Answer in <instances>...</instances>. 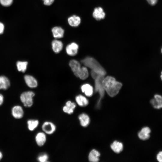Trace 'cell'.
Here are the masks:
<instances>
[{
  "mask_svg": "<svg viewBox=\"0 0 162 162\" xmlns=\"http://www.w3.org/2000/svg\"><path fill=\"white\" fill-rule=\"evenodd\" d=\"M35 139L37 144L40 147L42 146L46 142V134L43 131L38 132L35 135Z\"/></svg>",
  "mask_w": 162,
  "mask_h": 162,
  "instance_id": "ba28073f",
  "label": "cell"
},
{
  "mask_svg": "<svg viewBox=\"0 0 162 162\" xmlns=\"http://www.w3.org/2000/svg\"><path fill=\"white\" fill-rule=\"evenodd\" d=\"M52 46L53 51L56 53L59 52L62 50L63 44L62 41L57 40H54L52 42Z\"/></svg>",
  "mask_w": 162,
  "mask_h": 162,
  "instance_id": "ac0fdd59",
  "label": "cell"
},
{
  "mask_svg": "<svg viewBox=\"0 0 162 162\" xmlns=\"http://www.w3.org/2000/svg\"><path fill=\"white\" fill-rule=\"evenodd\" d=\"M76 102L78 105L80 107H85L88 104V101L87 98L81 94H79L75 98Z\"/></svg>",
  "mask_w": 162,
  "mask_h": 162,
  "instance_id": "2e32d148",
  "label": "cell"
},
{
  "mask_svg": "<svg viewBox=\"0 0 162 162\" xmlns=\"http://www.w3.org/2000/svg\"><path fill=\"white\" fill-rule=\"evenodd\" d=\"M92 15L96 20H99L105 18V13L101 7H98L94 8Z\"/></svg>",
  "mask_w": 162,
  "mask_h": 162,
  "instance_id": "7c38bea8",
  "label": "cell"
},
{
  "mask_svg": "<svg viewBox=\"0 0 162 162\" xmlns=\"http://www.w3.org/2000/svg\"><path fill=\"white\" fill-rule=\"evenodd\" d=\"M68 22L70 26L72 27H76L80 23L81 19L79 16L73 15L68 18Z\"/></svg>",
  "mask_w": 162,
  "mask_h": 162,
  "instance_id": "7402d4cb",
  "label": "cell"
},
{
  "mask_svg": "<svg viewBox=\"0 0 162 162\" xmlns=\"http://www.w3.org/2000/svg\"><path fill=\"white\" fill-rule=\"evenodd\" d=\"M100 154L99 152L95 149L92 150L89 153L88 159L90 162H97L99 161Z\"/></svg>",
  "mask_w": 162,
  "mask_h": 162,
  "instance_id": "44dd1931",
  "label": "cell"
},
{
  "mask_svg": "<svg viewBox=\"0 0 162 162\" xmlns=\"http://www.w3.org/2000/svg\"><path fill=\"white\" fill-rule=\"evenodd\" d=\"M3 157V154L2 152L0 151V161Z\"/></svg>",
  "mask_w": 162,
  "mask_h": 162,
  "instance_id": "836d02e7",
  "label": "cell"
},
{
  "mask_svg": "<svg viewBox=\"0 0 162 162\" xmlns=\"http://www.w3.org/2000/svg\"><path fill=\"white\" fill-rule=\"evenodd\" d=\"M13 0H0L1 4L4 6H8L11 4Z\"/></svg>",
  "mask_w": 162,
  "mask_h": 162,
  "instance_id": "83f0119b",
  "label": "cell"
},
{
  "mask_svg": "<svg viewBox=\"0 0 162 162\" xmlns=\"http://www.w3.org/2000/svg\"><path fill=\"white\" fill-rule=\"evenodd\" d=\"M24 79L27 85L30 88H34L38 86L36 80L32 76L29 75H25Z\"/></svg>",
  "mask_w": 162,
  "mask_h": 162,
  "instance_id": "4fadbf2b",
  "label": "cell"
},
{
  "mask_svg": "<svg viewBox=\"0 0 162 162\" xmlns=\"http://www.w3.org/2000/svg\"><path fill=\"white\" fill-rule=\"evenodd\" d=\"M12 115L16 119H20L23 116L24 112L22 107L20 106H14L12 109Z\"/></svg>",
  "mask_w": 162,
  "mask_h": 162,
  "instance_id": "8fae6325",
  "label": "cell"
},
{
  "mask_svg": "<svg viewBox=\"0 0 162 162\" xmlns=\"http://www.w3.org/2000/svg\"><path fill=\"white\" fill-rule=\"evenodd\" d=\"M79 46L77 44L73 42L68 44L66 47L67 53L70 56H75L77 53Z\"/></svg>",
  "mask_w": 162,
  "mask_h": 162,
  "instance_id": "52a82bcc",
  "label": "cell"
},
{
  "mask_svg": "<svg viewBox=\"0 0 162 162\" xmlns=\"http://www.w3.org/2000/svg\"><path fill=\"white\" fill-rule=\"evenodd\" d=\"M48 159V155L46 153L40 154L38 156L37 158L38 160L40 162H47Z\"/></svg>",
  "mask_w": 162,
  "mask_h": 162,
  "instance_id": "4316f807",
  "label": "cell"
},
{
  "mask_svg": "<svg viewBox=\"0 0 162 162\" xmlns=\"http://www.w3.org/2000/svg\"><path fill=\"white\" fill-rule=\"evenodd\" d=\"M91 75L94 80V91L95 92H98L99 95V98L97 102L96 107L99 108L100 107L101 100L104 95L105 90L103 88L102 81L105 76L96 73L91 70Z\"/></svg>",
  "mask_w": 162,
  "mask_h": 162,
  "instance_id": "7a4b0ae2",
  "label": "cell"
},
{
  "mask_svg": "<svg viewBox=\"0 0 162 162\" xmlns=\"http://www.w3.org/2000/svg\"><path fill=\"white\" fill-rule=\"evenodd\" d=\"M151 131V130L148 127H144L138 133V137L141 140H148L150 137Z\"/></svg>",
  "mask_w": 162,
  "mask_h": 162,
  "instance_id": "5bb4252c",
  "label": "cell"
},
{
  "mask_svg": "<svg viewBox=\"0 0 162 162\" xmlns=\"http://www.w3.org/2000/svg\"><path fill=\"white\" fill-rule=\"evenodd\" d=\"M34 95V93L32 91L25 92L21 94L20 99L25 107H31L33 104V97Z\"/></svg>",
  "mask_w": 162,
  "mask_h": 162,
  "instance_id": "277c9868",
  "label": "cell"
},
{
  "mask_svg": "<svg viewBox=\"0 0 162 162\" xmlns=\"http://www.w3.org/2000/svg\"><path fill=\"white\" fill-rule=\"evenodd\" d=\"M148 3L152 5H155L157 2L158 0H146Z\"/></svg>",
  "mask_w": 162,
  "mask_h": 162,
  "instance_id": "4dcf8cb0",
  "label": "cell"
},
{
  "mask_svg": "<svg viewBox=\"0 0 162 162\" xmlns=\"http://www.w3.org/2000/svg\"><path fill=\"white\" fill-rule=\"evenodd\" d=\"M28 64V62L26 61L17 62L16 66L18 70L23 73L25 72L27 69Z\"/></svg>",
  "mask_w": 162,
  "mask_h": 162,
  "instance_id": "d4e9b609",
  "label": "cell"
},
{
  "mask_svg": "<svg viewBox=\"0 0 162 162\" xmlns=\"http://www.w3.org/2000/svg\"><path fill=\"white\" fill-rule=\"evenodd\" d=\"M52 32L54 37L56 38H60L63 37L64 31L61 27H54L52 29Z\"/></svg>",
  "mask_w": 162,
  "mask_h": 162,
  "instance_id": "d6986e66",
  "label": "cell"
},
{
  "mask_svg": "<svg viewBox=\"0 0 162 162\" xmlns=\"http://www.w3.org/2000/svg\"><path fill=\"white\" fill-rule=\"evenodd\" d=\"M160 78L162 80V71L161 72V74L160 75Z\"/></svg>",
  "mask_w": 162,
  "mask_h": 162,
  "instance_id": "e575fe53",
  "label": "cell"
},
{
  "mask_svg": "<svg viewBox=\"0 0 162 162\" xmlns=\"http://www.w3.org/2000/svg\"><path fill=\"white\" fill-rule=\"evenodd\" d=\"M88 76V72L87 68L86 67H82L78 77L81 80H84L87 78Z\"/></svg>",
  "mask_w": 162,
  "mask_h": 162,
  "instance_id": "484cf974",
  "label": "cell"
},
{
  "mask_svg": "<svg viewBox=\"0 0 162 162\" xmlns=\"http://www.w3.org/2000/svg\"><path fill=\"white\" fill-rule=\"evenodd\" d=\"M81 89L82 92L84 93L86 95L87 97H91L93 94V88L88 84L82 85L81 87Z\"/></svg>",
  "mask_w": 162,
  "mask_h": 162,
  "instance_id": "e0dca14e",
  "label": "cell"
},
{
  "mask_svg": "<svg viewBox=\"0 0 162 162\" xmlns=\"http://www.w3.org/2000/svg\"><path fill=\"white\" fill-rule=\"evenodd\" d=\"M156 158L158 161L162 162V151L159 152L157 154Z\"/></svg>",
  "mask_w": 162,
  "mask_h": 162,
  "instance_id": "f1b7e54d",
  "label": "cell"
},
{
  "mask_svg": "<svg viewBox=\"0 0 162 162\" xmlns=\"http://www.w3.org/2000/svg\"><path fill=\"white\" fill-rule=\"evenodd\" d=\"M10 85V80L7 77L4 76H0V89L6 90Z\"/></svg>",
  "mask_w": 162,
  "mask_h": 162,
  "instance_id": "ffe728a7",
  "label": "cell"
},
{
  "mask_svg": "<svg viewBox=\"0 0 162 162\" xmlns=\"http://www.w3.org/2000/svg\"><path fill=\"white\" fill-rule=\"evenodd\" d=\"M76 106V104L70 100L66 102L65 105L62 108L64 112L68 114H73Z\"/></svg>",
  "mask_w": 162,
  "mask_h": 162,
  "instance_id": "30bf717a",
  "label": "cell"
},
{
  "mask_svg": "<svg viewBox=\"0 0 162 162\" xmlns=\"http://www.w3.org/2000/svg\"><path fill=\"white\" fill-rule=\"evenodd\" d=\"M102 84L105 91L111 97L116 95L122 86V83L117 81L113 77L110 76L104 77Z\"/></svg>",
  "mask_w": 162,
  "mask_h": 162,
  "instance_id": "6da1fadb",
  "label": "cell"
},
{
  "mask_svg": "<svg viewBox=\"0 0 162 162\" xmlns=\"http://www.w3.org/2000/svg\"><path fill=\"white\" fill-rule=\"evenodd\" d=\"M86 67L90 68L91 70L98 74L105 76L106 74L104 69L94 58L90 57H87L81 61Z\"/></svg>",
  "mask_w": 162,
  "mask_h": 162,
  "instance_id": "3957f363",
  "label": "cell"
},
{
  "mask_svg": "<svg viewBox=\"0 0 162 162\" xmlns=\"http://www.w3.org/2000/svg\"><path fill=\"white\" fill-rule=\"evenodd\" d=\"M28 129L31 131L34 130L38 126L39 121L37 119H29L27 122Z\"/></svg>",
  "mask_w": 162,
  "mask_h": 162,
  "instance_id": "cb8c5ba5",
  "label": "cell"
},
{
  "mask_svg": "<svg viewBox=\"0 0 162 162\" xmlns=\"http://www.w3.org/2000/svg\"><path fill=\"white\" fill-rule=\"evenodd\" d=\"M44 4L46 5H51L54 2V0H42Z\"/></svg>",
  "mask_w": 162,
  "mask_h": 162,
  "instance_id": "f546056e",
  "label": "cell"
},
{
  "mask_svg": "<svg viewBox=\"0 0 162 162\" xmlns=\"http://www.w3.org/2000/svg\"><path fill=\"white\" fill-rule=\"evenodd\" d=\"M150 102L154 109L162 108V96L158 94L154 95V98L150 100Z\"/></svg>",
  "mask_w": 162,
  "mask_h": 162,
  "instance_id": "9c48e42d",
  "label": "cell"
},
{
  "mask_svg": "<svg viewBox=\"0 0 162 162\" xmlns=\"http://www.w3.org/2000/svg\"><path fill=\"white\" fill-rule=\"evenodd\" d=\"M4 101V97L3 95L0 93V106L1 105Z\"/></svg>",
  "mask_w": 162,
  "mask_h": 162,
  "instance_id": "d6a6232c",
  "label": "cell"
},
{
  "mask_svg": "<svg viewBox=\"0 0 162 162\" xmlns=\"http://www.w3.org/2000/svg\"><path fill=\"white\" fill-rule=\"evenodd\" d=\"M111 148L115 152L118 153L122 151L123 145L121 142L115 141L111 145Z\"/></svg>",
  "mask_w": 162,
  "mask_h": 162,
  "instance_id": "603a6c76",
  "label": "cell"
},
{
  "mask_svg": "<svg viewBox=\"0 0 162 162\" xmlns=\"http://www.w3.org/2000/svg\"><path fill=\"white\" fill-rule=\"evenodd\" d=\"M4 28V26L3 24L0 22V34H2L3 32Z\"/></svg>",
  "mask_w": 162,
  "mask_h": 162,
  "instance_id": "1f68e13d",
  "label": "cell"
},
{
  "mask_svg": "<svg viewBox=\"0 0 162 162\" xmlns=\"http://www.w3.org/2000/svg\"><path fill=\"white\" fill-rule=\"evenodd\" d=\"M81 125L84 127H87L90 123V118L86 114L83 113L80 114L78 116Z\"/></svg>",
  "mask_w": 162,
  "mask_h": 162,
  "instance_id": "9a60e30c",
  "label": "cell"
},
{
  "mask_svg": "<svg viewBox=\"0 0 162 162\" xmlns=\"http://www.w3.org/2000/svg\"><path fill=\"white\" fill-rule=\"evenodd\" d=\"M69 65L74 74L78 77L82 69L80 63L77 60L73 59L70 61Z\"/></svg>",
  "mask_w": 162,
  "mask_h": 162,
  "instance_id": "8992f818",
  "label": "cell"
},
{
  "mask_svg": "<svg viewBox=\"0 0 162 162\" xmlns=\"http://www.w3.org/2000/svg\"><path fill=\"white\" fill-rule=\"evenodd\" d=\"M42 130L46 134L51 135L53 134L56 130V126L53 122L50 121L44 122L41 126Z\"/></svg>",
  "mask_w": 162,
  "mask_h": 162,
  "instance_id": "5b68a950",
  "label": "cell"
},
{
  "mask_svg": "<svg viewBox=\"0 0 162 162\" xmlns=\"http://www.w3.org/2000/svg\"><path fill=\"white\" fill-rule=\"evenodd\" d=\"M161 53H162V47L161 49Z\"/></svg>",
  "mask_w": 162,
  "mask_h": 162,
  "instance_id": "d590c367",
  "label": "cell"
}]
</instances>
